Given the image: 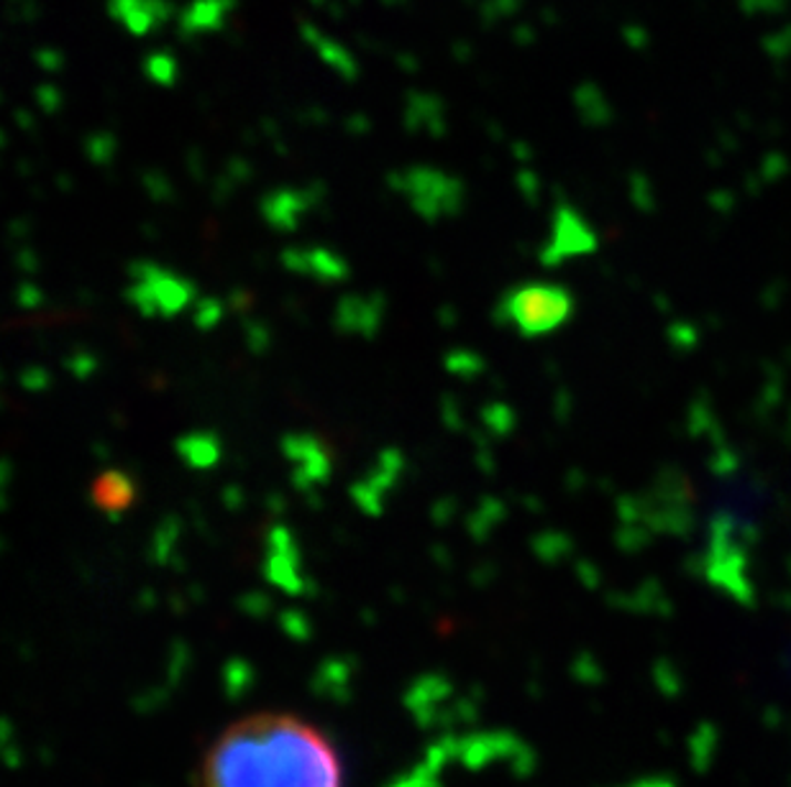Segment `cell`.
Listing matches in <instances>:
<instances>
[{"label": "cell", "mask_w": 791, "mask_h": 787, "mask_svg": "<svg viewBox=\"0 0 791 787\" xmlns=\"http://www.w3.org/2000/svg\"><path fill=\"white\" fill-rule=\"evenodd\" d=\"M594 233L592 228L576 216L574 210H559L553 220V241L545 253V264H561L569 256L594 251Z\"/></svg>", "instance_id": "4"}, {"label": "cell", "mask_w": 791, "mask_h": 787, "mask_svg": "<svg viewBox=\"0 0 791 787\" xmlns=\"http://www.w3.org/2000/svg\"><path fill=\"white\" fill-rule=\"evenodd\" d=\"M93 502L103 514L118 516L124 514L128 506L134 504L136 499V486L134 481L128 479L126 473L118 471H105L103 475H97L93 483Z\"/></svg>", "instance_id": "5"}, {"label": "cell", "mask_w": 791, "mask_h": 787, "mask_svg": "<svg viewBox=\"0 0 791 787\" xmlns=\"http://www.w3.org/2000/svg\"><path fill=\"white\" fill-rule=\"evenodd\" d=\"M134 276L136 282L128 290V300L144 315L173 317L190 305V300L195 297V286L187 279L167 272V269L142 264L134 269Z\"/></svg>", "instance_id": "3"}, {"label": "cell", "mask_w": 791, "mask_h": 787, "mask_svg": "<svg viewBox=\"0 0 791 787\" xmlns=\"http://www.w3.org/2000/svg\"><path fill=\"white\" fill-rule=\"evenodd\" d=\"M344 759L313 721L264 711L236 718L206 749L200 787H344Z\"/></svg>", "instance_id": "1"}, {"label": "cell", "mask_w": 791, "mask_h": 787, "mask_svg": "<svg viewBox=\"0 0 791 787\" xmlns=\"http://www.w3.org/2000/svg\"><path fill=\"white\" fill-rule=\"evenodd\" d=\"M177 450L195 469H208V465L218 461L220 442L216 434H190V438H183L177 442Z\"/></svg>", "instance_id": "7"}, {"label": "cell", "mask_w": 791, "mask_h": 787, "mask_svg": "<svg viewBox=\"0 0 791 787\" xmlns=\"http://www.w3.org/2000/svg\"><path fill=\"white\" fill-rule=\"evenodd\" d=\"M284 261L318 279H325V282L346 276V264L331 251H290L284 253Z\"/></svg>", "instance_id": "6"}, {"label": "cell", "mask_w": 791, "mask_h": 787, "mask_svg": "<svg viewBox=\"0 0 791 787\" xmlns=\"http://www.w3.org/2000/svg\"><path fill=\"white\" fill-rule=\"evenodd\" d=\"M500 313L504 323L523 338H543L572 319L574 297L561 284L525 282L504 294Z\"/></svg>", "instance_id": "2"}]
</instances>
